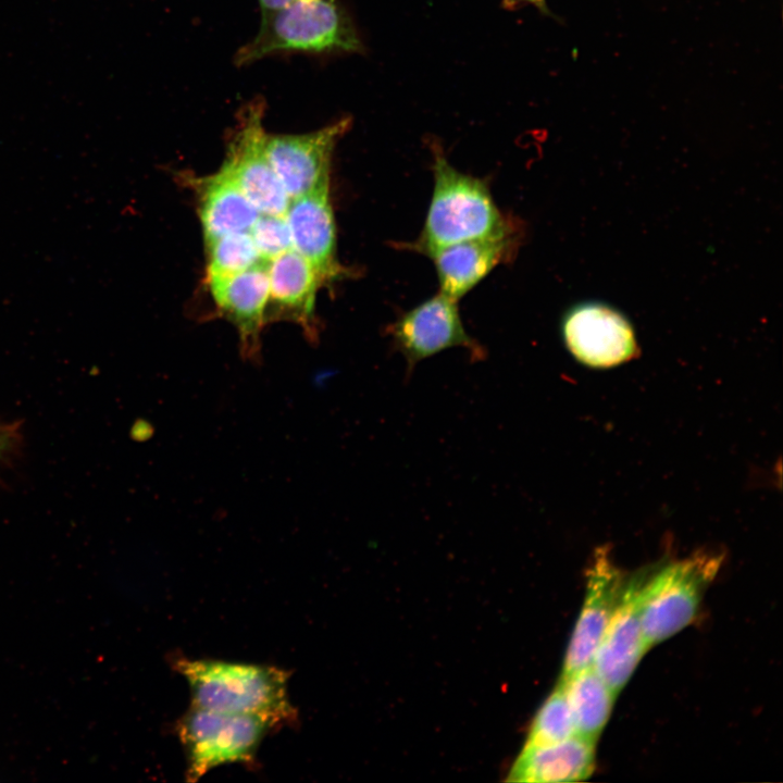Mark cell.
I'll return each instance as SVG.
<instances>
[{"label":"cell","instance_id":"cell-5","mask_svg":"<svg viewBox=\"0 0 783 783\" xmlns=\"http://www.w3.org/2000/svg\"><path fill=\"white\" fill-rule=\"evenodd\" d=\"M276 728L270 720L190 707L177 725L189 782L212 769L231 763H251L265 735Z\"/></svg>","mask_w":783,"mask_h":783},{"label":"cell","instance_id":"cell-7","mask_svg":"<svg viewBox=\"0 0 783 783\" xmlns=\"http://www.w3.org/2000/svg\"><path fill=\"white\" fill-rule=\"evenodd\" d=\"M385 331L406 360L407 375L420 361L448 348H464L472 361L486 357L485 348L467 333L458 301L440 291L400 314Z\"/></svg>","mask_w":783,"mask_h":783},{"label":"cell","instance_id":"cell-17","mask_svg":"<svg viewBox=\"0 0 783 783\" xmlns=\"http://www.w3.org/2000/svg\"><path fill=\"white\" fill-rule=\"evenodd\" d=\"M595 742L577 735L548 745H524L509 771L512 782H576L595 768Z\"/></svg>","mask_w":783,"mask_h":783},{"label":"cell","instance_id":"cell-13","mask_svg":"<svg viewBox=\"0 0 783 783\" xmlns=\"http://www.w3.org/2000/svg\"><path fill=\"white\" fill-rule=\"evenodd\" d=\"M268 263L259 262L229 276L207 277L219 313L236 327L241 355L250 361H259L261 356V332L269 299Z\"/></svg>","mask_w":783,"mask_h":783},{"label":"cell","instance_id":"cell-16","mask_svg":"<svg viewBox=\"0 0 783 783\" xmlns=\"http://www.w3.org/2000/svg\"><path fill=\"white\" fill-rule=\"evenodd\" d=\"M187 183L196 194L204 243L227 234L249 232L260 215L223 166L210 175H188Z\"/></svg>","mask_w":783,"mask_h":783},{"label":"cell","instance_id":"cell-12","mask_svg":"<svg viewBox=\"0 0 783 783\" xmlns=\"http://www.w3.org/2000/svg\"><path fill=\"white\" fill-rule=\"evenodd\" d=\"M330 184L289 200L284 214L291 248L316 270L323 283L347 275L337 257L336 224L330 200Z\"/></svg>","mask_w":783,"mask_h":783},{"label":"cell","instance_id":"cell-24","mask_svg":"<svg viewBox=\"0 0 783 783\" xmlns=\"http://www.w3.org/2000/svg\"><path fill=\"white\" fill-rule=\"evenodd\" d=\"M260 3L261 11L273 10L279 8L290 0H258Z\"/></svg>","mask_w":783,"mask_h":783},{"label":"cell","instance_id":"cell-19","mask_svg":"<svg viewBox=\"0 0 783 783\" xmlns=\"http://www.w3.org/2000/svg\"><path fill=\"white\" fill-rule=\"evenodd\" d=\"M206 247L207 277L234 275L263 261L249 232L217 237L207 241Z\"/></svg>","mask_w":783,"mask_h":783},{"label":"cell","instance_id":"cell-20","mask_svg":"<svg viewBox=\"0 0 783 783\" xmlns=\"http://www.w3.org/2000/svg\"><path fill=\"white\" fill-rule=\"evenodd\" d=\"M576 735L572 712L563 686H558L536 712L524 745H548Z\"/></svg>","mask_w":783,"mask_h":783},{"label":"cell","instance_id":"cell-2","mask_svg":"<svg viewBox=\"0 0 783 783\" xmlns=\"http://www.w3.org/2000/svg\"><path fill=\"white\" fill-rule=\"evenodd\" d=\"M431 148L434 188L425 223L418 239L401 247L426 254L459 241L514 234L486 182L458 171L435 141Z\"/></svg>","mask_w":783,"mask_h":783},{"label":"cell","instance_id":"cell-10","mask_svg":"<svg viewBox=\"0 0 783 783\" xmlns=\"http://www.w3.org/2000/svg\"><path fill=\"white\" fill-rule=\"evenodd\" d=\"M626 577L609 558L607 549L601 548L595 552L586 571L583 606L567 648L560 679L592 663Z\"/></svg>","mask_w":783,"mask_h":783},{"label":"cell","instance_id":"cell-14","mask_svg":"<svg viewBox=\"0 0 783 783\" xmlns=\"http://www.w3.org/2000/svg\"><path fill=\"white\" fill-rule=\"evenodd\" d=\"M269 299L265 323L289 321L311 340L319 338L315 298L323 281L313 265L293 248L268 263Z\"/></svg>","mask_w":783,"mask_h":783},{"label":"cell","instance_id":"cell-23","mask_svg":"<svg viewBox=\"0 0 783 783\" xmlns=\"http://www.w3.org/2000/svg\"><path fill=\"white\" fill-rule=\"evenodd\" d=\"M525 4H532L544 13L549 12L546 0H502V7L509 10H513Z\"/></svg>","mask_w":783,"mask_h":783},{"label":"cell","instance_id":"cell-15","mask_svg":"<svg viewBox=\"0 0 783 783\" xmlns=\"http://www.w3.org/2000/svg\"><path fill=\"white\" fill-rule=\"evenodd\" d=\"M515 246L514 233L505 237L455 243L425 256L435 265L439 291L458 301L498 264L510 260Z\"/></svg>","mask_w":783,"mask_h":783},{"label":"cell","instance_id":"cell-22","mask_svg":"<svg viewBox=\"0 0 783 783\" xmlns=\"http://www.w3.org/2000/svg\"><path fill=\"white\" fill-rule=\"evenodd\" d=\"M22 443L21 425L0 421V463L13 459L20 452Z\"/></svg>","mask_w":783,"mask_h":783},{"label":"cell","instance_id":"cell-3","mask_svg":"<svg viewBox=\"0 0 783 783\" xmlns=\"http://www.w3.org/2000/svg\"><path fill=\"white\" fill-rule=\"evenodd\" d=\"M364 51L359 34L337 0H290L261 11L256 36L241 46L237 66L283 53L332 54Z\"/></svg>","mask_w":783,"mask_h":783},{"label":"cell","instance_id":"cell-4","mask_svg":"<svg viewBox=\"0 0 783 783\" xmlns=\"http://www.w3.org/2000/svg\"><path fill=\"white\" fill-rule=\"evenodd\" d=\"M722 556L697 552L647 573L639 592V618L647 648L689 625Z\"/></svg>","mask_w":783,"mask_h":783},{"label":"cell","instance_id":"cell-11","mask_svg":"<svg viewBox=\"0 0 783 783\" xmlns=\"http://www.w3.org/2000/svg\"><path fill=\"white\" fill-rule=\"evenodd\" d=\"M648 570L626 577L616 609L601 635L592 664L616 695L648 650L639 618V592Z\"/></svg>","mask_w":783,"mask_h":783},{"label":"cell","instance_id":"cell-6","mask_svg":"<svg viewBox=\"0 0 783 783\" xmlns=\"http://www.w3.org/2000/svg\"><path fill=\"white\" fill-rule=\"evenodd\" d=\"M266 103L262 97L244 104L227 140L222 166L260 213L284 215L289 203L266 151L263 125Z\"/></svg>","mask_w":783,"mask_h":783},{"label":"cell","instance_id":"cell-18","mask_svg":"<svg viewBox=\"0 0 783 783\" xmlns=\"http://www.w3.org/2000/svg\"><path fill=\"white\" fill-rule=\"evenodd\" d=\"M572 712L576 735L597 742L610 717L617 695L588 664L560 679Z\"/></svg>","mask_w":783,"mask_h":783},{"label":"cell","instance_id":"cell-1","mask_svg":"<svg viewBox=\"0 0 783 783\" xmlns=\"http://www.w3.org/2000/svg\"><path fill=\"white\" fill-rule=\"evenodd\" d=\"M175 670L188 683L191 707L258 716L276 728L295 721L296 710L288 696L287 671L265 664L221 660H175Z\"/></svg>","mask_w":783,"mask_h":783},{"label":"cell","instance_id":"cell-8","mask_svg":"<svg viewBox=\"0 0 783 783\" xmlns=\"http://www.w3.org/2000/svg\"><path fill=\"white\" fill-rule=\"evenodd\" d=\"M350 126L346 116L304 134H268V156L289 200L331 182L334 149Z\"/></svg>","mask_w":783,"mask_h":783},{"label":"cell","instance_id":"cell-9","mask_svg":"<svg viewBox=\"0 0 783 783\" xmlns=\"http://www.w3.org/2000/svg\"><path fill=\"white\" fill-rule=\"evenodd\" d=\"M567 348L582 363L595 368L620 364L635 355L629 321L616 309L587 302L570 309L561 325Z\"/></svg>","mask_w":783,"mask_h":783},{"label":"cell","instance_id":"cell-21","mask_svg":"<svg viewBox=\"0 0 783 783\" xmlns=\"http://www.w3.org/2000/svg\"><path fill=\"white\" fill-rule=\"evenodd\" d=\"M260 258L269 262L291 248V238L284 215L260 213L249 231Z\"/></svg>","mask_w":783,"mask_h":783}]
</instances>
